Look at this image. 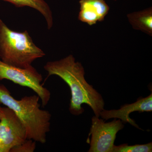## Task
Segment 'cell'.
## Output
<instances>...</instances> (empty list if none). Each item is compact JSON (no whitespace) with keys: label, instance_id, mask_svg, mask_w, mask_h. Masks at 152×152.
I'll use <instances>...</instances> for the list:
<instances>
[{"label":"cell","instance_id":"6da1fadb","mask_svg":"<svg viewBox=\"0 0 152 152\" xmlns=\"http://www.w3.org/2000/svg\"><path fill=\"white\" fill-rule=\"evenodd\" d=\"M44 69L48 72V77L53 75L58 76L69 87L72 97L69 111L72 115L78 116L83 113L85 110L82 104H85L91 108L96 116L100 117L104 107L103 98L88 83L83 66L81 63L76 62L72 55L59 61L48 62Z\"/></svg>","mask_w":152,"mask_h":152},{"label":"cell","instance_id":"7a4b0ae2","mask_svg":"<svg viewBox=\"0 0 152 152\" xmlns=\"http://www.w3.org/2000/svg\"><path fill=\"white\" fill-rule=\"evenodd\" d=\"M37 95L26 96L16 99L4 85H0V104L11 109L26 130L28 139L45 144L50 131L51 115L40 108Z\"/></svg>","mask_w":152,"mask_h":152},{"label":"cell","instance_id":"3957f363","mask_svg":"<svg viewBox=\"0 0 152 152\" xmlns=\"http://www.w3.org/2000/svg\"><path fill=\"white\" fill-rule=\"evenodd\" d=\"M45 54L35 45L27 31H15L0 19V59L4 63L22 69L32 66Z\"/></svg>","mask_w":152,"mask_h":152},{"label":"cell","instance_id":"277c9868","mask_svg":"<svg viewBox=\"0 0 152 152\" xmlns=\"http://www.w3.org/2000/svg\"><path fill=\"white\" fill-rule=\"evenodd\" d=\"M3 80H9L32 90L39 96L43 107L48 103L50 92L42 85V76L32 66L26 69H22L10 65L0 59V81Z\"/></svg>","mask_w":152,"mask_h":152},{"label":"cell","instance_id":"5b68a950","mask_svg":"<svg viewBox=\"0 0 152 152\" xmlns=\"http://www.w3.org/2000/svg\"><path fill=\"white\" fill-rule=\"evenodd\" d=\"M27 139L26 130L16 115L0 106V152H10Z\"/></svg>","mask_w":152,"mask_h":152},{"label":"cell","instance_id":"8992f818","mask_svg":"<svg viewBox=\"0 0 152 152\" xmlns=\"http://www.w3.org/2000/svg\"><path fill=\"white\" fill-rule=\"evenodd\" d=\"M89 136H91L88 152H112L118 132L124 127L121 120L114 119L105 123L103 119L94 116Z\"/></svg>","mask_w":152,"mask_h":152},{"label":"cell","instance_id":"52a82bcc","mask_svg":"<svg viewBox=\"0 0 152 152\" xmlns=\"http://www.w3.org/2000/svg\"><path fill=\"white\" fill-rule=\"evenodd\" d=\"M152 94L145 98L141 97L135 102L130 104H126L122 106L118 110H105L104 109L100 113L99 116L103 120L110 119H118L124 124L129 123L139 129L142 130L139 127L134 120L130 117V115L133 112L139 113L144 112H152Z\"/></svg>","mask_w":152,"mask_h":152},{"label":"cell","instance_id":"ba28073f","mask_svg":"<svg viewBox=\"0 0 152 152\" xmlns=\"http://www.w3.org/2000/svg\"><path fill=\"white\" fill-rule=\"evenodd\" d=\"M78 19L90 26L103 21L109 7L104 0H80Z\"/></svg>","mask_w":152,"mask_h":152},{"label":"cell","instance_id":"9c48e42d","mask_svg":"<svg viewBox=\"0 0 152 152\" xmlns=\"http://www.w3.org/2000/svg\"><path fill=\"white\" fill-rule=\"evenodd\" d=\"M133 28L140 30L151 36L152 10L151 8L143 11L135 12L127 15Z\"/></svg>","mask_w":152,"mask_h":152},{"label":"cell","instance_id":"30bf717a","mask_svg":"<svg viewBox=\"0 0 152 152\" xmlns=\"http://www.w3.org/2000/svg\"><path fill=\"white\" fill-rule=\"evenodd\" d=\"M12 3L17 7H28L35 9L42 15L46 20L48 29L53 25V17L50 7L44 0H2Z\"/></svg>","mask_w":152,"mask_h":152},{"label":"cell","instance_id":"8fae6325","mask_svg":"<svg viewBox=\"0 0 152 152\" xmlns=\"http://www.w3.org/2000/svg\"><path fill=\"white\" fill-rule=\"evenodd\" d=\"M152 142L144 145H129L123 144L118 146L114 145L112 152H151Z\"/></svg>","mask_w":152,"mask_h":152},{"label":"cell","instance_id":"7c38bea8","mask_svg":"<svg viewBox=\"0 0 152 152\" xmlns=\"http://www.w3.org/2000/svg\"><path fill=\"white\" fill-rule=\"evenodd\" d=\"M36 142L33 140L27 139L24 142L13 148L10 152H34L36 148Z\"/></svg>","mask_w":152,"mask_h":152}]
</instances>
